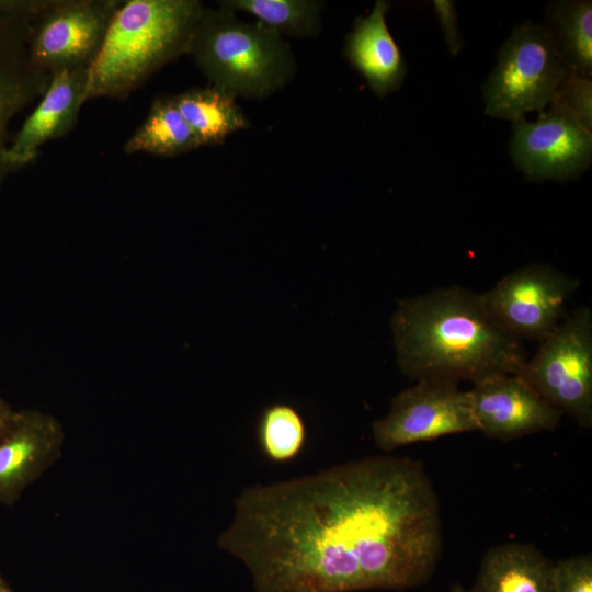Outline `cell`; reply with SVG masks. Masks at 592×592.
Instances as JSON below:
<instances>
[{
  "instance_id": "1",
  "label": "cell",
  "mask_w": 592,
  "mask_h": 592,
  "mask_svg": "<svg viewBox=\"0 0 592 592\" xmlns=\"http://www.w3.org/2000/svg\"><path fill=\"white\" fill-rule=\"evenodd\" d=\"M217 545L255 592L415 588L442 554L440 500L422 463L366 456L242 489Z\"/></svg>"
},
{
  "instance_id": "2",
  "label": "cell",
  "mask_w": 592,
  "mask_h": 592,
  "mask_svg": "<svg viewBox=\"0 0 592 592\" xmlns=\"http://www.w3.org/2000/svg\"><path fill=\"white\" fill-rule=\"evenodd\" d=\"M390 325L397 364L417 382L474 385L519 374L527 360L522 342L491 318L481 294L460 286L401 300Z\"/></svg>"
},
{
  "instance_id": "3",
  "label": "cell",
  "mask_w": 592,
  "mask_h": 592,
  "mask_svg": "<svg viewBox=\"0 0 592 592\" xmlns=\"http://www.w3.org/2000/svg\"><path fill=\"white\" fill-rule=\"evenodd\" d=\"M204 7L198 0L122 1L88 69L84 102L125 100L162 67L189 55Z\"/></svg>"
},
{
  "instance_id": "4",
  "label": "cell",
  "mask_w": 592,
  "mask_h": 592,
  "mask_svg": "<svg viewBox=\"0 0 592 592\" xmlns=\"http://www.w3.org/2000/svg\"><path fill=\"white\" fill-rule=\"evenodd\" d=\"M189 55L209 86L235 99H266L297 73L295 56L282 35L219 5L204 7Z\"/></svg>"
},
{
  "instance_id": "5",
  "label": "cell",
  "mask_w": 592,
  "mask_h": 592,
  "mask_svg": "<svg viewBox=\"0 0 592 592\" xmlns=\"http://www.w3.org/2000/svg\"><path fill=\"white\" fill-rule=\"evenodd\" d=\"M568 72L546 29L523 22L500 47L497 64L482 86L485 112L513 122L531 111L542 113Z\"/></svg>"
},
{
  "instance_id": "6",
  "label": "cell",
  "mask_w": 592,
  "mask_h": 592,
  "mask_svg": "<svg viewBox=\"0 0 592 592\" xmlns=\"http://www.w3.org/2000/svg\"><path fill=\"white\" fill-rule=\"evenodd\" d=\"M546 401L584 429L592 428V311L563 318L519 373Z\"/></svg>"
},
{
  "instance_id": "7",
  "label": "cell",
  "mask_w": 592,
  "mask_h": 592,
  "mask_svg": "<svg viewBox=\"0 0 592 592\" xmlns=\"http://www.w3.org/2000/svg\"><path fill=\"white\" fill-rule=\"evenodd\" d=\"M579 287L578 278L548 264H531L506 274L481 297L508 334L539 343L563 320L566 305Z\"/></svg>"
},
{
  "instance_id": "8",
  "label": "cell",
  "mask_w": 592,
  "mask_h": 592,
  "mask_svg": "<svg viewBox=\"0 0 592 592\" xmlns=\"http://www.w3.org/2000/svg\"><path fill=\"white\" fill-rule=\"evenodd\" d=\"M119 0H53L31 22V65L49 77L64 70L89 69L95 60Z\"/></svg>"
},
{
  "instance_id": "9",
  "label": "cell",
  "mask_w": 592,
  "mask_h": 592,
  "mask_svg": "<svg viewBox=\"0 0 592 592\" xmlns=\"http://www.w3.org/2000/svg\"><path fill=\"white\" fill-rule=\"evenodd\" d=\"M473 431L477 424L468 390L436 380H418L398 392L388 413L372 424L374 443L385 453Z\"/></svg>"
},
{
  "instance_id": "10",
  "label": "cell",
  "mask_w": 592,
  "mask_h": 592,
  "mask_svg": "<svg viewBox=\"0 0 592 592\" xmlns=\"http://www.w3.org/2000/svg\"><path fill=\"white\" fill-rule=\"evenodd\" d=\"M510 155L528 180L565 181L591 163L592 132L572 118L549 110L534 123L513 122Z\"/></svg>"
},
{
  "instance_id": "11",
  "label": "cell",
  "mask_w": 592,
  "mask_h": 592,
  "mask_svg": "<svg viewBox=\"0 0 592 592\" xmlns=\"http://www.w3.org/2000/svg\"><path fill=\"white\" fill-rule=\"evenodd\" d=\"M477 431L511 441L554 430L562 412L546 401L520 374L488 377L468 390Z\"/></svg>"
},
{
  "instance_id": "12",
  "label": "cell",
  "mask_w": 592,
  "mask_h": 592,
  "mask_svg": "<svg viewBox=\"0 0 592 592\" xmlns=\"http://www.w3.org/2000/svg\"><path fill=\"white\" fill-rule=\"evenodd\" d=\"M57 419L36 410L14 411L0 431V503L13 505L23 490L61 455Z\"/></svg>"
},
{
  "instance_id": "13",
  "label": "cell",
  "mask_w": 592,
  "mask_h": 592,
  "mask_svg": "<svg viewBox=\"0 0 592 592\" xmlns=\"http://www.w3.org/2000/svg\"><path fill=\"white\" fill-rule=\"evenodd\" d=\"M87 76V69L50 76L37 105L10 140L8 161L14 172L32 163L45 143L62 138L75 128L86 103Z\"/></svg>"
},
{
  "instance_id": "14",
  "label": "cell",
  "mask_w": 592,
  "mask_h": 592,
  "mask_svg": "<svg viewBox=\"0 0 592 592\" xmlns=\"http://www.w3.org/2000/svg\"><path fill=\"white\" fill-rule=\"evenodd\" d=\"M30 21L0 15V186L14 172L8 161L10 125L44 94L50 79L30 62Z\"/></svg>"
},
{
  "instance_id": "15",
  "label": "cell",
  "mask_w": 592,
  "mask_h": 592,
  "mask_svg": "<svg viewBox=\"0 0 592 592\" xmlns=\"http://www.w3.org/2000/svg\"><path fill=\"white\" fill-rule=\"evenodd\" d=\"M390 2L377 0L367 16H357L346 35L344 56L379 98L397 91L407 65L386 23Z\"/></svg>"
},
{
  "instance_id": "16",
  "label": "cell",
  "mask_w": 592,
  "mask_h": 592,
  "mask_svg": "<svg viewBox=\"0 0 592 592\" xmlns=\"http://www.w3.org/2000/svg\"><path fill=\"white\" fill-rule=\"evenodd\" d=\"M554 562L532 544L509 542L481 559L469 592H553Z\"/></svg>"
},
{
  "instance_id": "17",
  "label": "cell",
  "mask_w": 592,
  "mask_h": 592,
  "mask_svg": "<svg viewBox=\"0 0 592 592\" xmlns=\"http://www.w3.org/2000/svg\"><path fill=\"white\" fill-rule=\"evenodd\" d=\"M172 99L201 147L223 144L231 134L250 126L237 99L213 86L192 88Z\"/></svg>"
},
{
  "instance_id": "18",
  "label": "cell",
  "mask_w": 592,
  "mask_h": 592,
  "mask_svg": "<svg viewBox=\"0 0 592 592\" xmlns=\"http://www.w3.org/2000/svg\"><path fill=\"white\" fill-rule=\"evenodd\" d=\"M570 72L592 75V2L553 1L546 8L544 26Z\"/></svg>"
},
{
  "instance_id": "19",
  "label": "cell",
  "mask_w": 592,
  "mask_h": 592,
  "mask_svg": "<svg viewBox=\"0 0 592 592\" xmlns=\"http://www.w3.org/2000/svg\"><path fill=\"white\" fill-rule=\"evenodd\" d=\"M201 147L172 96L156 98L143 123L125 141L126 155L175 157Z\"/></svg>"
},
{
  "instance_id": "20",
  "label": "cell",
  "mask_w": 592,
  "mask_h": 592,
  "mask_svg": "<svg viewBox=\"0 0 592 592\" xmlns=\"http://www.w3.org/2000/svg\"><path fill=\"white\" fill-rule=\"evenodd\" d=\"M219 7L243 12L280 35L316 37L322 29L326 3L318 0H220Z\"/></svg>"
},
{
  "instance_id": "21",
  "label": "cell",
  "mask_w": 592,
  "mask_h": 592,
  "mask_svg": "<svg viewBox=\"0 0 592 592\" xmlns=\"http://www.w3.org/2000/svg\"><path fill=\"white\" fill-rule=\"evenodd\" d=\"M258 441L264 455L272 462L295 458L306 443V424L296 408L277 402L263 409L258 421Z\"/></svg>"
},
{
  "instance_id": "22",
  "label": "cell",
  "mask_w": 592,
  "mask_h": 592,
  "mask_svg": "<svg viewBox=\"0 0 592 592\" xmlns=\"http://www.w3.org/2000/svg\"><path fill=\"white\" fill-rule=\"evenodd\" d=\"M550 110L572 118L592 132L591 78L569 71L550 103Z\"/></svg>"
},
{
  "instance_id": "23",
  "label": "cell",
  "mask_w": 592,
  "mask_h": 592,
  "mask_svg": "<svg viewBox=\"0 0 592 592\" xmlns=\"http://www.w3.org/2000/svg\"><path fill=\"white\" fill-rule=\"evenodd\" d=\"M553 592H592L591 555H577L554 562Z\"/></svg>"
},
{
  "instance_id": "24",
  "label": "cell",
  "mask_w": 592,
  "mask_h": 592,
  "mask_svg": "<svg viewBox=\"0 0 592 592\" xmlns=\"http://www.w3.org/2000/svg\"><path fill=\"white\" fill-rule=\"evenodd\" d=\"M432 3L440 21L447 48L452 55H456L462 49L464 41L458 30L455 4L448 0H434Z\"/></svg>"
},
{
  "instance_id": "25",
  "label": "cell",
  "mask_w": 592,
  "mask_h": 592,
  "mask_svg": "<svg viewBox=\"0 0 592 592\" xmlns=\"http://www.w3.org/2000/svg\"><path fill=\"white\" fill-rule=\"evenodd\" d=\"M53 0H0V15L34 21Z\"/></svg>"
},
{
  "instance_id": "26",
  "label": "cell",
  "mask_w": 592,
  "mask_h": 592,
  "mask_svg": "<svg viewBox=\"0 0 592 592\" xmlns=\"http://www.w3.org/2000/svg\"><path fill=\"white\" fill-rule=\"evenodd\" d=\"M14 413V410L0 395V431L7 425Z\"/></svg>"
},
{
  "instance_id": "27",
  "label": "cell",
  "mask_w": 592,
  "mask_h": 592,
  "mask_svg": "<svg viewBox=\"0 0 592 592\" xmlns=\"http://www.w3.org/2000/svg\"><path fill=\"white\" fill-rule=\"evenodd\" d=\"M0 592H14L0 574Z\"/></svg>"
},
{
  "instance_id": "28",
  "label": "cell",
  "mask_w": 592,
  "mask_h": 592,
  "mask_svg": "<svg viewBox=\"0 0 592 592\" xmlns=\"http://www.w3.org/2000/svg\"><path fill=\"white\" fill-rule=\"evenodd\" d=\"M452 592H465V590L460 584L456 583L453 585Z\"/></svg>"
}]
</instances>
